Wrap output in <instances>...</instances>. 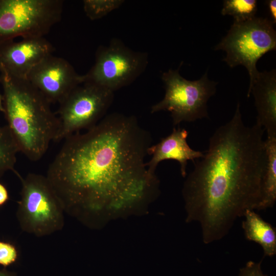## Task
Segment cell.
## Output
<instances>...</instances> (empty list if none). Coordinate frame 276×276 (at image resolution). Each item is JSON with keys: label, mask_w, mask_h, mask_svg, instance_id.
Wrapping results in <instances>:
<instances>
[{"label": "cell", "mask_w": 276, "mask_h": 276, "mask_svg": "<svg viewBox=\"0 0 276 276\" xmlns=\"http://www.w3.org/2000/svg\"><path fill=\"white\" fill-rule=\"evenodd\" d=\"M151 141L135 117L119 113L65 139L45 175L64 213L93 229L145 214L160 192L145 161Z\"/></svg>", "instance_id": "6da1fadb"}, {"label": "cell", "mask_w": 276, "mask_h": 276, "mask_svg": "<svg viewBox=\"0 0 276 276\" xmlns=\"http://www.w3.org/2000/svg\"><path fill=\"white\" fill-rule=\"evenodd\" d=\"M264 131L256 123L244 124L238 103L184 181L186 221L200 225L204 243L222 239L247 210H259L267 161Z\"/></svg>", "instance_id": "7a4b0ae2"}, {"label": "cell", "mask_w": 276, "mask_h": 276, "mask_svg": "<svg viewBox=\"0 0 276 276\" xmlns=\"http://www.w3.org/2000/svg\"><path fill=\"white\" fill-rule=\"evenodd\" d=\"M7 125L19 152L32 162L40 160L57 135L59 121L51 103L26 79L1 74Z\"/></svg>", "instance_id": "3957f363"}, {"label": "cell", "mask_w": 276, "mask_h": 276, "mask_svg": "<svg viewBox=\"0 0 276 276\" xmlns=\"http://www.w3.org/2000/svg\"><path fill=\"white\" fill-rule=\"evenodd\" d=\"M16 175L21 184L16 217L20 229L37 237L62 230L64 212L57 194L47 177L29 173Z\"/></svg>", "instance_id": "277c9868"}, {"label": "cell", "mask_w": 276, "mask_h": 276, "mask_svg": "<svg viewBox=\"0 0 276 276\" xmlns=\"http://www.w3.org/2000/svg\"><path fill=\"white\" fill-rule=\"evenodd\" d=\"M275 48L273 23L268 18L255 16L244 21H234L226 35L214 50L226 52V56L222 60L231 67L244 66L250 84L259 73L256 67L258 60Z\"/></svg>", "instance_id": "5b68a950"}, {"label": "cell", "mask_w": 276, "mask_h": 276, "mask_svg": "<svg viewBox=\"0 0 276 276\" xmlns=\"http://www.w3.org/2000/svg\"><path fill=\"white\" fill-rule=\"evenodd\" d=\"M179 67L163 73L164 97L151 108V113L169 111L174 126L209 118L207 102L215 94L217 84L208 79L207 72L199 80H187L180 75Z\"/></svg>", "instance_id": "8992f818"}, {"label": "cell", "mask_w": 276, "mask_h": 276, "mask_svg": "<svg viewBox=\"0 0 276 276\" xmlns=\"http://www.w3.org/2000/svg\"><path fill=\"white\" fill-rule=\"evenodd\" d=\"M62 0H0V44L44 37L61 19Z\"/></svg>", "instance_id": "52a82bcc"}, {"label": "cell", "mask_w": 276, "mask_h": 276, "mask_svg": "<svg viewBox=\"0 0 276 276\" xmlns=\"http://www.w3.org/2000/svg\"><path fill=\"white\" fill-rule=\"evenodd\" d=\"M148 64L146 52L133 51L121 40L113 38L108 45L98 47L94 64L83 75V83L98 85L114 93L135 81Z\"/></svg>", "instance_id": "ba28073f"}, {"label": "cell", "mask_w": 276, "mask_h": 276, "mask_svg": "<svg viewBox=\"0 0 276 276\" xmlns=\"http://www.w3.org/2000/svg\"><path fill=\"white\" fill-rule=\"evenodd\" d=\"M114 93L104 87L83 83L59 104L57 114L59 126L54 142L64 140L98 123L111 105Z\"/></svg>", "instance_id": "9c48e42d"}, {"label": "cell", "mask_w": 276, "mask_h": 276, "mask_svg": "<svg viewBox=\"0 0 276 276\" xmlns=\"http://www.w3.org/2000/svg\"><path fill=\"white\" fill-rule=\"evenodd\" d=\"M26 79L51 103H61L77 86L83 84L78 74L66 60L50 54L34 66Z\"/></svg>", "instance_id": "30bf717a"}, {"label": "cell", "mask_w": 276, "mask_h": 276, "mask_svg": "<svg viewBox=\"0 0 276 276\" xmlns=\"http://www.w3.org/2000/svg\"><path fill=\"white\" fill-rule=\"evenodd\" d=\"M54 48L44 37L22 38L0 44L1 74L26 79L31 69L47 56Z\"/></svg>", "instance_id": "8fae6325"}, {"label": "cell", "mask_w": 276, "mask_h": 276, "mask_svg": "<svg viewBox=\"0 0 276 276\" xmlns=\"http://www.w3.org/2000/svg\"><path fill=\"white\" fill-rule=\"evenodd\" d=\"M188 132L184 128H174L168 136L162 139L157 144L151 145L148 148V155H151V159L147 162L148 172L155 174L157 165L162 161L172 159L177 161L180 165L181 175L187 176L186 168L189 160L195 162L202 157L204 153L192 149L188 145L187 139Z\"/></svg>", "instance_id": "7c38bea8"}, {"label": "cell", "mask_w": 276, "mask_h": 276, "mask_svg": "<svg viewBox=\"0 0 276 276\" xmlns=\"http://www.w3.org/2000/svg\"><path fill=\"white\" fill-rule=\"evenodd\" d=\"M252 93L257 111L256 124L266 131L267 136H276V72H259L249 84L247 97Z\"/></svg>", "instance_id": "4fadbf2b"}, {"label": "cell", "mask_w": 276, "mask_h": 276, "mask_svg": "<svg viewBox=\"0 0 276 276\" xmlns=\"http://www.w3.org/2000/svg\"><path fill=\"white\" fill-rule=\"evenodd\" d=\"M243 216L242 227L245 237L259 244L264 256L272 257L276 254L275 229L264 220L254 210H247Z\"/></svg>", "instance_id": "5bb4252c"}, {"label": "cell", "mask_w": 276, "mask_h": 276, "mask_svg": "<svg viewBox=\"0 0 276 276\" xmlns=\"http://www.w3.org/2000/svg\"><path fill=\"white\" fill-rule=\"evenodd\" d=\"M267 161L263 176L261 201L258 210L272 208L276 201V136L264 140Z\"/></svg>", "instance_id": "9a60e30c"}, {"label": "cell", "mask_w": 276, "mask_h": 276, "mask_svg": "<svg viewBox=\"0 0 276 276\" xmlns=\"http://www.w3.org/2000/svg\"><path fill=\"white\" fill-rule=\"evenodd\" d=\"M18 152L19 147L8 126H0V178L8 171L17 173L14 168Z\"/></svg>", "instance_id": "2e32d148"}, {"label": "cell", "mask_w": 276, "mask_h": 276, "mask_svg": "<svg viewBox=\"0 0 276 276\" xmlns=\"http://www.w3.org/2000/svg\"><path fill=\"white\" fill-rule=\"evenodd\" d=\"M257 11L256 0H225L221 13L232 16L234 21L242 22L255 17Z\"/></svg>", "instance_id": "e0dca14e"}, {"label": "cell", "mask_w": 276, "mask_h": 276, "mask_svg": "<svg viewBox=\"0 0 276 276\" xmlns=\"http://www.w3.org/2000/svg\"><path fill=\"white\" fill-rule=\"evenodd\" d=\"M124 3L123 0H84L83 9L87 17L95 20L105 16Z\"/></svg>", "instance_id": "ac0fdd59"}, {"label": "cell", "mask_w": 276, "mask_h": 276, "mask_svg": "<svg viewBox=\"0 0 276 276\" xmlns=\"http://www.w3.org/2000/svg\"><path fill=\"white\" fill-rule=\"evenodd\" d=\"M18 252L16 247L8 242L0 241V264L6 267L17 260Z\"/></svg>", "instance_id": "d6986e66"}, {"label": "cell", "mask_w": 276, "mask_h": 276, "mask_svg": "<svg viewBox=\"0 0 276 276\" xmlns=\"http://www.w3.org/2000/svg\"><path fill=\"white\" fill-rule=\"evenodd\" d=\"M262 261L260 262L248 261L245 266L240 270L239 276H266L261 269Z\"/></svg>", "instance_id": "ffe728a7"}, {"label": "cell", "mask_w": 276, "mask_h": 276, "mask_svg": "<svg viewBox=\"0 0 276 276\" xmlns=\"http://www.w3.org/2000/svg\"><path fill=\"white\" fill-rule=\"evenodd\" d=\"M271 18V20L273 24L276 23V1L269 0L266 1Z\"/></svg>", "instance_id": "44dd1931"}, {"label": "cell", "mask_w": 276, "mask_h": 276, "mask_svg": "<svg viewBox=\"0 0 276 276\" xmlns=\"http://www.w3.org/2000/svg\"><path fill=\"white\" fill-rule=\"evenodd\" d=\"M9 199V194L6 187L0 182V206L4 204Z\"/></svg>", "instance_id": "7402d4cb"}, {"label": "cell", "mask_w": 276, "mask_h": 276, "mask_svg": "<svg viewBox=\"0 0 276 276\" xmlns=\"http://www.w3.org/2000/svg\"><path fill=\"white\" fill-rule=\"evenodd\" d=\"M0 112H2L4 113L5 112V108H4V104H3V99L1 94H0Z\"/></svg>", "instance_id": "603a6c76"}, {"label": "cell", "mask_w": 276, "mask_h": 276, "mask_svg": "<svg viewBox=\"0 0 276 276\" xmlns=\"http://www.w3.org/2000/svg\"><path fill=\"white\" fill-rule=\"evenodd\" d=\"M0 276H14L13 274L5 270H0Z\"/></svg>", "instance_id": "cb8c5ba5"}]
</instances>
